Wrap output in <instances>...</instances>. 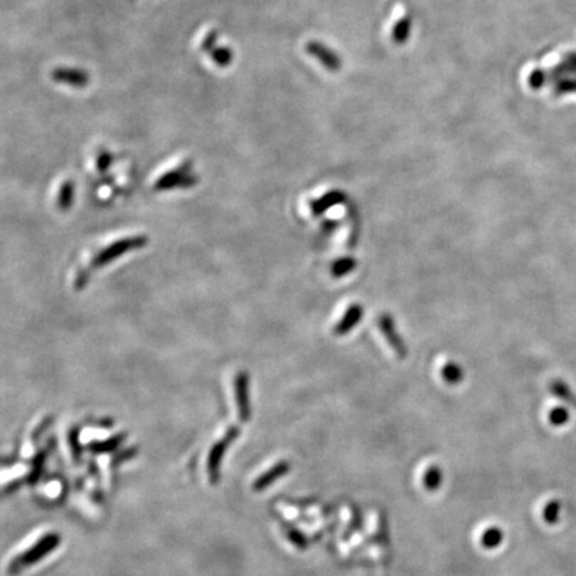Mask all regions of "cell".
Returning <instances> with one entry per match:
<instances>
[{
	"instance_id": "1",
	"label": "cell",
	"mask_w": 576,
	"mask_h": 576,
	"mask_svg": "<svg viewBox=\"0 0 576 576\" xmlns=\"http://www.w3.org/2000/svg\"><path fill=\"white\" fill-rule=\"evenodd\" d=\"M60 543V536L54 532L47 533L43 538H40L38 542L35 543L33 547L26 550L23 554L16 556L10 565V572H18L26 567H30L43 559L47 554L54 551Z\"/></svg>"
},
{
	"instance_id": "2",
	"label": "cell",
	"mask_w": 576,
	"mask_h": 576,
	"mask_svg": "<svg viewBox=\"0 0 576 576\" xmlns=\"http://www.w3.org/2000/svg\"><path fill=\"white\" fill-rule=\"evenodd\" d=\"M51 79L74 89H86L90 83V74L81 68L57 67L51 71Z\"/></svg>"
},
{
	"instance_id": "3",
	"label": "cell",
	"mask_w": 576,
	"mask_h": 576,
	"mask_svg": "<svg viewBox=\"0 0 576 576\" xmlns=\"http://www.w3.org/2000/svg\"><path fill=\"white\" fill-rule=\"evenodd\" d=\"M237 429H230L227 432L226 436L222 441H218L213 447V450L208 455V462H207V470H208V476L211 483H216L219 479V468H220V462L223 458V453L226 452L227 447L231 441L237 438Z\"/></svg>"
},
{
	"instance_id": "4",
	"label": "cell",
	"mask_w": 576,
	"mask_h": 576,
	"mask_svg": "<svg viewBox=\"0 0 576 576\" xmlns=\"http://www.w3.org/2000/svg\"><path fill=\"white\" fill-rule=\"evenodd\" d=\"M379 327L380 331L385 337V339L388 341V344L393 347V350L395 351L396 355L399 358H406L407 356V347L406 344L403 343V340L400 338V335L396 331V324L394 319L390 315H382L379 319Z\"/></svg>"
},
{
	"instance_id": "5",
	"label": "cell",
	"mask_w": 576,
	"mask_h": 576,
	"mask_svg": "<svg viewBox=\"0 0 576 576\" xmlns=\"http://www.w3.org/2000/svg\"><path fill=\"white\" fill-rule=\"evenodd\" d=\"M291 470V463L287 461H282L279 463L273 464L270 470H267L266 473L260 475L259 478L255 480L252 488L255 491H263L264 488L271 486L272 483H275L278 479H281L282 476L288 474Z\"/></svg>"
},
{
	"instance_id": "6",
	"label": "cell",
	"mask_w": 576,
	"mask_h": 576,
	"mask_svg": "<svg viewBox=\"0 0 576 576\" xmlns=\"http://www.w3.org/2000/svg\"><path fill=\"white\" fill-rule=\"evenodd\" d=\"M187 171H188V164H183L181 167L164 174L157 183L158 188H170V187H176V186L191 184L193 181V176H188Z\"/></svg>"
},
{
	"instance_id": "7",
	"label": "cell",
	"mask_w": 576,
	"mask_h": 576,
	"mask_svg": "<svg viewBox=\"0 0 576 576\" xmlns=\"http://www.w3.org/2000/svg\"><path fill=\"white\" fill-rule=\"evenodd\" d=\"M363 317V310L361 305H351L350 308L347 310V312L344 314L343 319L340 320L339 324L335 327V334L337 335H346L350 332L351 328L355 327L361 317Z\"/></svg>"
},
{
	"instance_id": "8",
	"label": "cell",
	"mask_w": 576,
	"mask_h": 576,
	"mask_svg": "<svg viewBox=\"0 0 576 576\" xmlns=\"http://www.w3.org/2000/svg\"><path fill=\"white\" fill-rule=\"evenodd\" d=\"M441 485H443V471L441 467L436 464L429 465L423 474V486L429 492H435L441 488Z\"/></svg>"
},
{
	"instance_id": "9",
	"label": "cell",
	"mask_w": 576,
	"mask_h": 576,
	"mask_svg": "<svg viewBox=\"0 0 576 576\" xmlns=\"http://www.w3.org/2000/svg\"><path fill=\"white\" fill-rule=\"evenodd\" d=\"M503 539H504L503 530H500L497 526H492V527L486 529L482 533L480 544L486 550H495V548L502 546Z\"/></svg>"
},
{
	"instance_id": "10",
	"label": "cell",
	"mask_w": 576,
	"mask_h": 576,
	"mask_svg": "<svg viewBox=\"0 0 576 576\" xmlns=\"http://www.w3.org/2000/svg\"><path fill=\"white\" fill-rule=\"evenodd\" d=\"M237 410L242 420H249V394H247V380L244 379L237 382Z\"/></svg>"
},
{
	"instance_id": "11",
	"label": "cell",
	"mask_w": 576,
	"mask_h": 576,
	"mask_svg": "<svg viewBox=\"0 0 576 576\" xmlns=\"http://www.w3.org/2000/svg\"><path fill=\"white\" fill-rule=\"evenodd\" d=\"M210 57L218 67L225 68L228 67L232 63L234 54L230 47L223 45V47H215L214 50L210 52Z\"/></svg>"
},
{
	"instance_id": "12",
	"label": "cell",
	"mask_w": 576,
	"mask_h": 576,
	"mask_svg": "<svg viewBox=\"0 0 576 576\" xmlns=\"http://www.w3.org/2000/svg\"><path fill=\"white\" fill-rule=\"evenodd\" d=\"M441 375H443L444 380L450 384L459 383L463 379V371H462L461 366H458L453 362L447 363L443 367Z\"/></svg>"
},
{
	"instance_id": "13",
	"label": "cell",
	"mask_w": 576,
	"mask_h": 576,
	"mask_svg": "<svg viewBox=\"0 0 576 576\" xmlns=\"http://www.w3.org/2000/svg\"><path fill=\"white\" fill-rule=\"evenodd\" d=\"M340 199H341V195L338 193V192L328 193L327 196H324L320 202L312 204V210H314V213L317 215L319 214V213H323L324 210H327L328 207H332V205L339 203Z\"/></svg>"
},
{
	"instance_id": "14",
	"label": "cell",
	"mask_w": 576,
	"mask_h": 576,
	"mask_svg": "<svg viewBox=\"0 0 576 576\" xmlns=\"http://www.w3.org/2000/svg\"><path fill=\"white\" fill-rule=\"evenodd\" d=\"M560 512V503L558 500L550 502L546 509H543V519L546 520L548 524H555L559 518Z\"/></svg>"
},
{
	"instance_id": "15",
	"label": "cell",
	"mask_w": 576,
	"mask_h": 576,
	"mask_svg": "<svg viewBox=\"0 0 576 576\" xmlns=\"http://www.w3.org/2000/svg\"><path fill=\"white\" fill-rule=\"evenodd\" d=\"M136 243H137L136 240L135 242H132V243H131L130 240H128V242L125 240V242H122V243H119V244H115V246L108 249V251L103 252L101 261H108V260L113 259L116 255H119L120 252H125V249H131L132 246H135Z\"/></svg>"
},
{
	"instance_id": "16",
	"label": "cell",
	"mask_w": 576,
	"mask_h": 576,
	"mask_svg": "<svg viewBox=\"0 0 576 576\" xmlns=\"http://www.w3.org/2000/svg\"><path fill=\"white\" fill-rule=\"evenodd\" d=\"M354 267H355V260L346 258V259L339 260V261L334 266V273H335L337 276H341V275L349 273L351 270H354Z\"/></svg>"
},
{
	"instance_id": "17",
	"label": "cell",
	"mask_w": 576,
	"mask_h": 576,
	"mask_svg": "<svg viewBox=\"0 0 576 576\" xmlns=\"http://www.w3.org/2000/svg\"><path fill=\"white\" fill-rule=\"evenodd\" d=\"M218 31H210L207 36L204 38L203 42H202V45H201V48H202V51L204 52H211L213 50H214L215 47H216V43H218Z\"/></svg>"
},
{
	"instance_id": "18",
	"label": "cell",
	"mask_w": 576,
	"mask_h": 576,
	"mask_svg": "<svg viewBox=\"0 0 576 576\" xmlns=\"http://www.w3.org/2000/svg\"><path fill=\"white\" fill-rule=\"evenodd\" d=\"M288 538H290V541L294 543L295 547H298V548H300V550H305L307 548V541H305V536L300 533V532L295 531V530H290V533H288Z\"/></svg>"
},
{
	"instance_id": "19",
	"label": "cell",
	"mask_w": 576,
	"mask_h": 576,
	"mask_svg": "<svg viewBox=\"0 0 576 576\" xmlns=\"http://www.w3.org/2000/svg\"><path fill=\"white\" fill-rule=\"evenodd\" d=\"M567 411L565 410H562V408H556L554 410L553 412H551V415H550V420H551V423L553 424H556V426H559V424H563L565 420H567Z\"/></svg>"
},
{
	"instance_id": "20",
	"label": "cell",
	"mask_w": 576,
	"mask_h": 576,
	"mask_svg": "<svg viewBox=\"0 0 576 576\" xmlns=\"http://www.w3.org/2000/svg\"><path fill=\"white\" fill-rule=\"evenodd\" d=\"M119 441H120V439H113V441H106V443H95V444H91L90 447L92 451H108V450L113 448L115 444H119Z\"/></svg>"
},
{
	"instance_id": "21",
	"label": "cell",
	"mask_w": 576,
	"mask_h": 576,
	"mask_svg": "<svg viewBox=\"0 0 576 576\" xmlns=\"http://www.w3.org/2000/svg\"><path fill=\"white\" fill-rule=\"evenodd\" d=\"M72 196V184L69 181H66L60 190V203L68 204Z\"/></svg>"
},
{
	"instance_id": "22",
	"label": "cell",
	"mask_w": 576,
	"mask_h": 576,
	"mask_svg": "<svg viewBox=\"0 0 576 576\" xmlns=\"http://www.w3.org/2000/svg\"><path fill=\"white\" fill-rule=\"evenodd\" d=\"M111 155L108 154V152H102L101 154V157L98 158V167L101 169V170H104V169H107L110 164H111Z\"/></svg>"
}]
</instances>
